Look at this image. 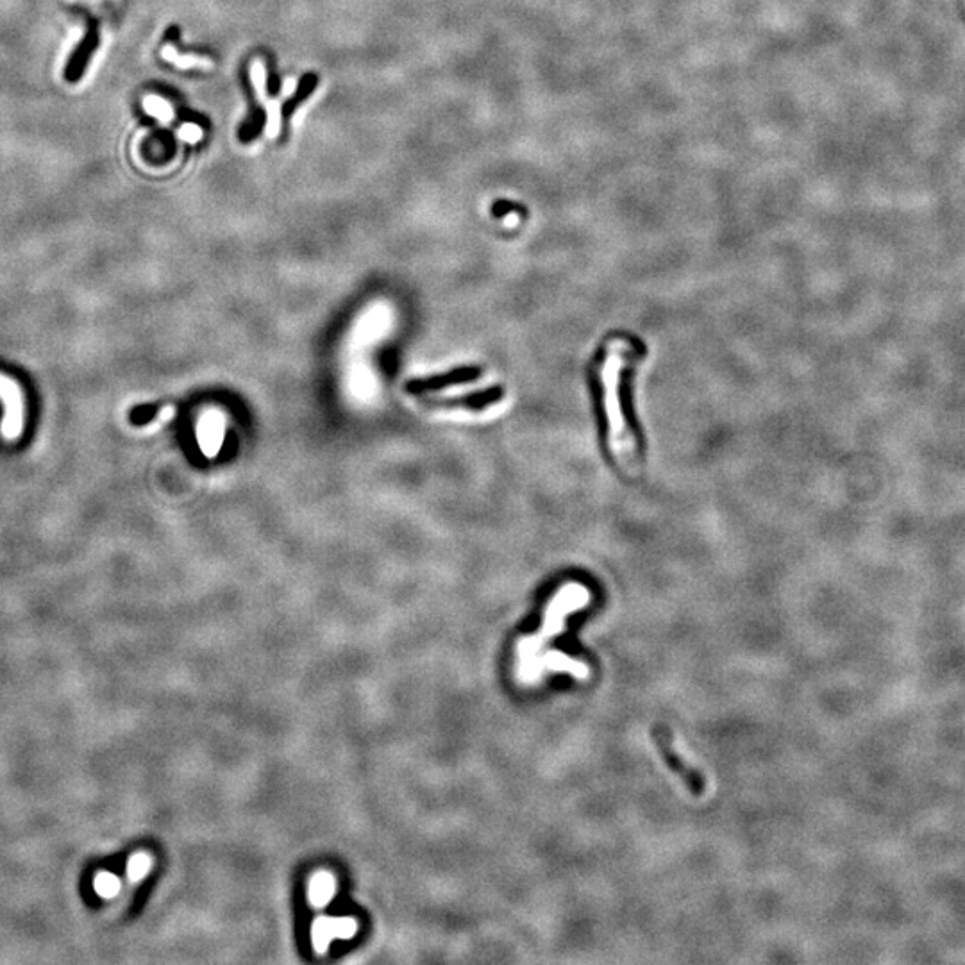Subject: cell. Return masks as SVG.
<instances>
[{
	"mask_svg": "<svg viewBox=\"0 0 965 965\" xmlns=\"http://www.w3.org/2000/svg\"><path fill=\"white\" fill-rule=\"evenodd\" d=\"M336 882L335 876L326 871H320L310 880L308 887V899L313 907H326L331 899L335 898Z\"/></svg>",
	"mask_w": 965,
	"mask_h": 965,
	"instance_id": "obj_8",
	"label": "cell"
},
{
	"mask_svg": "<svg viewBox=\"0 0 965 965\" xmlns=\"http://www.w3.org/2000/svg\"><path fill=\"white\" fill-rule=\"evenodd\" d=\"M590 601V592L587 588L581 587L578 583H569L554 596L551 605L547 608L546 622L544 628L535 637H528L521 640L519 644V678L524 683L528 680L529 671L533 663L537 660L540 649L546 646L547 642L565 630V617L569 613L576 612L579 608L587 605Z\"/></svg>",
	"mask_w": 965,
	"mask_h": 965,
	"instance_id": "obj_2",
	"label": "cell"
},
{
	"mask_svg": "<svg viewBox=\"0 0 965 965\" xmlns=\"http://www.w3.org/2000/svg\"><path fill=\"white\" fill-rule=\"evenodd\" d=\"M145 110L149 111L154 117L160 118L163 122H170L174 118V110L170 108V104L167 101H163L160 97H147L145 99Z\"/></svg>",
	"mask_w": 965,
	"mask_h": 965,
	"instance_id": "obj_11",
	"label": "cell"
},
{
	"mask_svg": "<svg viewBox=\"0 0 965 965\" xmlns=\"http://www.w3.org/2000/svg\"><path fill=\"white\" fill-rule=\"evenodd\" d=\"M179 136L188 143H197L202 138V129L195 124H186L179 129Z\"/></svg>",
	"mask_w": 965,
	"mask_h": 965,
	"instance_id": "obj_12",
	"label": "cell"
},
{
	"mask_svg": "<svg viewBox=\"0 0 965 965\" xmlns=\"http://www.w3.org/2000/svg\"><path fill=\"white\" fill-rule=\"evenodd\" d=\"M635 349L626 338H612L606 345L605 358L599 365V383L603 386L608 447L619 469L628 476L640 472V449L622 412V372L630 367Z\"/></svg>",
	"mask_w": 965,
	"mask_h": 965,
	"instance_id": "obj_1",
	"label": "cell"
},
{
	"mask_svg": "<svg viewBox=\"0 0 965 965\" xmlns=\"http://www.w3.org/2000/svg\"><path fill=\"white\" fill-rule=\"evenodd\" d=\"M161 54H163V58L170 61V63H174V65L179 68H206V70L213 68V61H211V59L204 58V56H195V54L181 56V54L177 52L176 47H170V45H167Z\"/></svg>",
	"mask_w": 965,
	"mask_h": 965,
	"instance_id": "obj_10",
	"label": "cell"
},
{
	"mask_svg": "<svg viewBox=\"0 0 965 965\" xmlns=\"http://www.w3.org/2000/svg\"><path fill=\"white\" fill-rule=\"evenodd\" d=\"M97 42H99V38H97V33H95V27L92 26V29H90V34H88V38L84 40V43L81 45V47H79V51H77L76 56H74V59L70 61V67H68L67 74L68 81H72V83L79 81V77H81V74H83L84 65L88 63V59H90V56H92V52L95 51Z\"/></svg>",
	"mask_w": 965,
	"mask_h": 965,
	"instance_id": "obj_9",
	"label": "cell"
},
{
	"mask_svg": "<svg viewBox=\"0 0 965 965\" xmlns=\"http://www.w3.org/2000/svg\"><path fill=\"white\" fill-rule=\"evenodd\" d=\"M251 79L254 88H256V97L258 101L267 108V113H269V124H267V135L270 138H277L279 135V129H281V102L279 99H270L267 97V92H265V65L261 59H256L252 63L251 67Z\"/></svg>",
	"mask_w": 965,
	"mask_h": 965,
	"instance_id": "obj_7",
	"label": "cell"
},
{
	"mask_svg": "<svg viewBox=\"0 0 965 965\" xmlns=\"http://www.w3.org/2000/svg\"><path fill=\"white\" fill-rule=\"evenodd\" d=\"M547 671L569 672V674H574L579 680H585V678H588V674H590L585 663L576 662V660H572L569 656L562 655V653H558V651H553V653H549V655L544 656V658H537V660H535L531 671H529L526 683H535V681H538V678Z\"/></svg>",
	"mask_w": 965,
	"mask_h": 965,
	"instance_id": "obj_6",
	"label": "cell"
},
{
	"mask_svg": "<svg viewBox=\"0 0 965 965\" xmlns=\"http://www.w3.org/2000/svg\"><path fill=\"white\" fill-rule=\"evenodd\" d=\"M0 397L6 403L2 433H4V437L11 440V438H17L22 431V395H20V388H18L17 383L0 376Z\"/></svg>",
	"mask_w": 965,
	"mask_h": 965,
	"instance_id": "obj_5",
	"label": "cell"
},
{
	"mask_svg": "<svg viewBox=\"0 0 965 965\" xmlns=\"http://www.w3.org/2000/svg\"><path fill=\"white\" fill-rule=\"evenodd\" d=\"M358 930V923L353 917H319L311 928L313 948L324 955L329 944L335 939H351Z\"/></svg>",
	"mask_w": 965,
	"mask_h": 965,
	"instance_id": "obj_4",
	"label": "cell"
},
{
	"mask_svg": "<svg viewBox=\"0 0 965 965\" xmlns=\"http://www.w3.org/2000/svg\"><path fill=\"white\" fill-rule=\"evenodd\" d=\"M651 740H653L663 764L667 765V769L680 778L681 783L689 789L690 794L692 796H703L706 792L705 772L699 771L697 767L687 762L678 753V749L672 742L671 731L663 728V726H655L651 731Z\"/></svg>",
	"mask_w": 965,
	"mask_h": 965,
	"instance_id": "obj_3",
	"label": "cell"
}]
</instances>
